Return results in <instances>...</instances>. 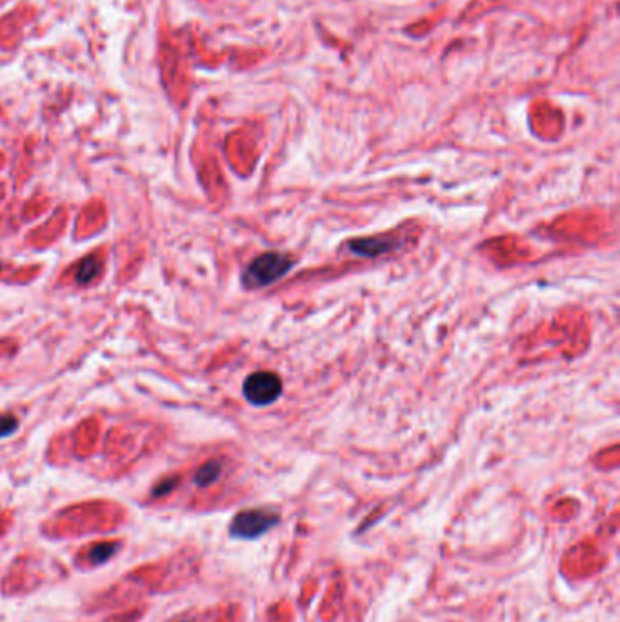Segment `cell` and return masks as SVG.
I'll return each mask as SVG.
<instances>
[{"label": "cell", "instance_id": "cell-1", "mask_svg": "<svg viewBox=\"0 0 620 622\" xmlns=\"http://www.w3.org/2000/svg\"><path fill=\"white\" fill-rule=\"evenodd\" d=\"M295 260L281 251H269L248 264V268L242 273V284L249 290L266 288L281 281L286 273L291 271Z\"/></svg>", "mask_w": 620, "mask_h": 622}, {"label": "cell", "instance_id": "cell-2", "mask_svg": "<svg viewBox=\"0 0 620 622\" xmlns=\"http://www.w3.org/2000/svg\"><path fill=\"white\" fill-rule=\"evenodd\" d=\"M281 523V515L275 509L269 508H253L244 509L233 517L230 524V535L240 541H255L262 537L272 528Z\"/></svg>", "mask_w": 620, "mask_h": 622}, {"label": "cell", "instance_id": "cell-3", "mask_svg": "<svg viewBox=\"0 0 620 622\" xmlns=\"http://www.w3.org/2000/svg\"><path fill=\"white\" fill-rule=\"evenodd\" d=\"M244 397L249 404L267 406L275 402L282 393V381L276 373L257 372L251 373L244 382Z\"/></svg>", "mask_w": 620, "mask_h": 622}, {"label": "cell", "instance_id": "cell-4", "mask_svg": "<svg viewBox=\"0 0 620 622\" xmlns=\"http://www.w3.org/2000/svg\"><path fill=\"white\" fill-rule=\"evenodd\" d=\"M349 251L358 257H381V255L390 253L397 248V241L393 239H386V236H366V239H353L348 242Z\"/></svg>", "mask_w": 620, "mask_h": 622}, {"label": "cell", "instance_id": "cell-5", "mask_svg": "<svg viewBox=\"0 0 620 622\" xmlns=\"http://www.w3.org/2000/svg\"><path fill=\"white\" fill-rule=\"evenodd\" d=\"M102 271V262L97 255H91V257H86V259H82L80 262L77 264V269H75V281L82 286H86L90 282L95 281L97 277L100 275Z\"/></svg>", "mask_w": 620, "mask_h": 622}, {"label": "cell", "instance_id": "cell-6", "mask_svg": "<svg viewBox=\"0 0 620 622\" xmlns=\"http://www.w3.org/2000/svg\"><path fill=\"white\" fill-rule=\"evenodd\" d=\"M222 473V462L220 460H209L206 462L204 466H200L195 473V484L199 488H206V486H211L213 482L217 481L220 477Z\"/></svg>", "mask_w": 620, "mask_h": 622}, {"label": "cell", "instance_id": "cell-7", "mask_svg": "<svg viewBox=\"0 0 620 622\" xmlns=\"http://www.w3.org/2000/svg\"><path fill=\"white\" fill-rule=\"evenodd\" d=\"M118 544L117 542H104V544H97L91 548L90 551V560L93 564H102L106 560H109L117 551Z\"/></svg>", "mask_w": 620, "mask_h": 622}, {"label": "cell", "instance_id": "cell-8", "mask_svg": "<svg viewBox=\"0 0 620 622\" xmlns=\"http://www.w3.org/2000/svg\"><path fill=\"white\" fill-rule=\"evenodd\" d=\"M17 417H13V415H2L0 417V439H4V437H9L11 433L17 432Z\"/></svg>", "mask_w": 620, "mask_h": 622}, {"label": "cell", "instance_id": "cell-9", "mask_svg": "<svg viewBox=\"0 0 620 622\" xmlns=\"http://www.w3.org/2000/svg\"><path fill=\"white\" fill-rule=\"evenodd\" d=\"M177 481L178 479H169V481H166V482H162V484H159V488H155L153 490V497H160V495H166V493H168V491H171V488L175 486V484H177Z\"/></svg>", "mask_w": 620, "mask_h": 622}]
</instances>
